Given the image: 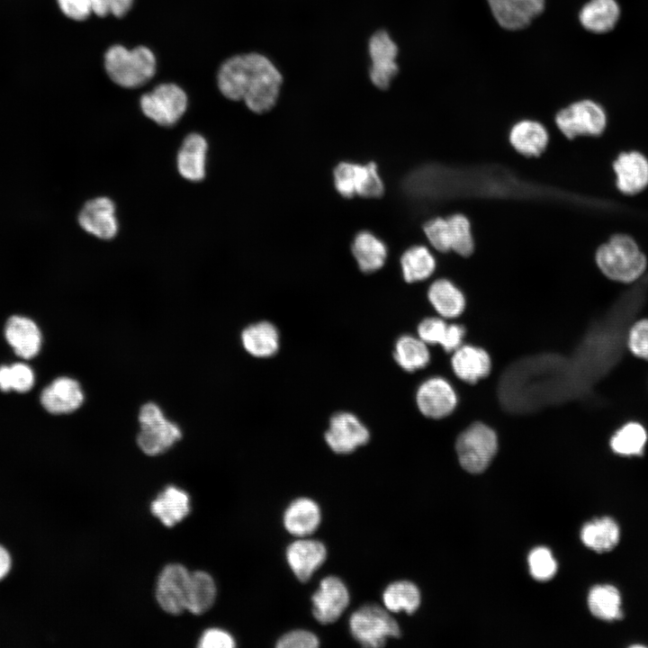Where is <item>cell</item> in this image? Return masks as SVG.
Wrapping results in <instances>:
<instances>
[{"label": "cell", "mask_w": 648, "mask_h": 648, "mask_svg": "<svg viewBox=\"0 0 648 648\" xmlns=\"http://www.w3.org/2000/svg\"><path fill=\"white\" fill-rule=\"evenodd\" d=\"M416 402L424 416L441 418L453 412L457 404V395L446 380L431 377L419 385Z\"/></svg>", "instance_id": "12"}, {"label": "cell", "mask_w": 648, "mask_h": 648, "mask_svg": "<svg viewBox=\"0 0 648 648\" xmlns=\"http://www.w3.org/2000/svg\"><path fill=\"white\" fill-rule=\"evenodd\" d=\"M351 250L359 269L366 274L381 269L388 256L385 243L367 230L355 236Z\"/></svg>", "instance_id": "26"}, {"label": "cell", "mask_w": 648, "mask_h": 648, "mask_svg": "<svg viewBox=\"0 0 648 648\" xmlns=\"http://www.w3.org/2000/svg\"><path fill=\"white\" fill-rule=\"evenodd\" d=\"M140 431L137 444L150 456L166 452L182 437L180 427L168 419L155 402L144 403L139 411Z\"/></svg>", "instance_id": "4"}, {"label": "cell", "mask_w": 648, "mask_h": 648, "mask_svg": "<svg viewBox=\"0 0 648 648\" xmlns=\"http://www.w3.org/2000/svg\"><path fill=\"white\" fill-rule=\"evenodd\" d=\"M587 601L590 613L600 620L613 622L623 618L621 593L614 585L598 584L592 587Z\"/></svg>", "instance_id": "32"}, {"label": "cell", "mask_w": 648, "mask_h": 648, "mask_svg": "<svg viewBox=\"0 0 648 648\" xmlns=\"http://www.w3.org/2000/svg\"><path fill=\"white\" fill-rule=\"evenodd\" d=\"M606 122L602 107L590 100L573 103L555 116L557 128L568 139L599 135L606 127Z\"/></svg>", "instance_id": "9"}, {"label": "cell", "mask_w": 648, "mask_h": 648, "mask_svg": "<svg viewBox=\"0 0 648 648\" xmlns=\"http://www.w3.org/2000/svg\"><path fill=\"white\" fill-rule=\"evenodd\" d=\"M282 76L274 64L258 53L232 57L218 73V86L230 100H243L249 110L263 113L271 110L278 98Z\"/></svg>", "instance_id": "1"}, {"label": "cell", "mask_w": 648, "mask_h": 648, "mask_svg": "<svg viewBox=\"0 0 648 648\" xmlns=\"http://www.w3.org/2000/svg\"><path fill=\"white\" fill-rule=\"evenodd\" d=\"M620 16V8L616 0H590L580 12L582 26L595 33L611 31Z\"/></svg>", "instance_id": "31"}, {"label": "cell", "mask_w": 648, "mask_h": 648, "mask_svg": "<svg viewBox=\"0 0 648 648\" xmlns=\"http://www.w3.org/2000/svg\"><path fill=\"white\" fill-rule=\"evenodd\" d=\"M85 393L79 382L69 376H59L49 383L40 392V401L49 413L69 414L84 403Z\"/></svg>", "instance_id": "14"}, {"label": "cell", "mask_w": 648, "mask_h": 648, "mask_svg": "<svg viewBox=\"0 0 648 648\" xmlns=\"http://www.w3.org/2000/svg\"><path fill=\"white\" fill-rule=\"evenodd\" d=\"M617 188L635 194L648 184V161L638 152L622 153L614 163Z\"/></svg>", "instance_id": "21"}, {"label": "cell", "mask_w": 648, "mask_h": 648, "mask_svg": "<svg viewBox=\"0 0 648 648\" xmlns=\"http://www.w3.org/2000/svg\"><path fill=\"white\" fill-rule=\"evenodd\" d=\"M529 571L534 579L546 581L552 579L557 571V563L551 552L544 547H537L528 555Z\"/></svg>", "instance_id": "40"}, {"label": "cell", "mask_w": 648, "mask_h": 648, "mask_svg": "<svg viewBox=\"0 0 648 648\" xmlns=\"http://www.w3.org/2000/svg\"><path fill=\"white\" fill-rule=\"evenodd\" d=\"M627 344L635 356L648 360V319L640 320L632 326Z\"/></svg>", "instance_id": "41"}, {"label": "cell", "mask_w": 648, "mask_h": 648, "mask_svg": "<svg viewBox=\"0 0 648 648\" xmlns=\"http://www.w3.org/2000/svg\"><path fill=\"white\" fill-rule=\"evenodd\" d=\"M133 0H92V10L100 17L108 14L122 17L129 12Z\"/></svg>", "instance_id": "43"}, {"label": "cell", "mask_w": 648, "mask_h": 648, "mask_svg": "<svg viewBox=\"0 0 648 648\" xmlns=\"http://www.w3.org/2000/svg\"><path fill=\"white\" fill-rule=\"evenodd\" d=\"M428 298L436 311L445 319L460 316L465 308L464 293L447 279L436 280L428 288Z\"/></svg>", "instance_id": "30"}, {"label": "cell", "mask_w": 648, "mask_h": 648, "mask_svg": "<svg viewBox=\"0 0 648 648\" xmlns=\"http://www.w3.org/2000/svg\"><path fill=\"white\" fill-rule=\"evenodd\" d=\"M648 440L646 429L637 422L621 427L611 437L612 451L623 456L641 455Z\"/></svg>", "instance_id": "37"}, {"label": "cell", "mask_w": 648, "mask_h": 648, "mask_svg": "<svg viewBox=\"0 0 648 648\" xmlns=\"http://www.w3.org/2000/svg\"><path fill=\"white\" fill-rule=\"evenodd\" d=\"M400 266L406 282H420L432 275L436 269V259L427 247L416 245L402 254Z\"/></svg>", "instance_id": "35"}, {"label": "cell", "mask_w": 648, "mask_h": 648, "mask_svg": "<svg viewBox=\"0 0 648 648\" xmlns=\"http://www.w3.org/2000/svg\"><path fill=\"white\" fill-rule=\"evenodd\" d=\"M334 185L344 198L356 195L364 198H379L384 193V184L374 162L364 165L340 162L333 171Z\"/></svg>", "instance_id": "7"}, {"label": "cell", "mask_w": 648, "mask_h": 648, "mask_svg": "<svg viewBox=\"0 0 648 648\" xmlns=\"http://www.w3.org/2000/svg\"><path fill=\"white\" fill-rule=\"evenodd\" d=\"M245 350L255 357H269L279 349L280 337L277 328L268 321H259L245 328L241 332Z\"/></svg>", "instance_id": "28"}, {"label": "cell", "mask_w": 648, "mask_h": 648, "mask_svg": "<svg viewBox=\"0 0 648 648\" xmlns=\"http://www.w3.org/2000/svg\"><path fill=\"white\" fill-rule=\"evenodd\" d=\"M508 140L513 148L521 155L538 157L545 150L549 136L542 123L523 120L513 125Z\"/></svg>", "instance_id": "24"}, {"label": "cell", "mask_w": 648, "mask_h": 648, "mask_svg": "<svg viewBox=\"0 0 648 648\" xmlns=\"http://www.w3.org/2000/svg\"><path fill=\"white\" fill-rule=\"evenodd\" d=\"M62 13L75 21L86 20L92 10V0H57Z\"/></svg>", "instance_id": "44"}, {"label": "cell", "mask_w": 648, "mask_h": 648, "mask_svg": "<svg viewBox=\"0 0 648 648\" xmlns=\"http://www.w3.org/2000/svg\"><path fill=\"white\" fill-rule=\"evenodd\" d=\"M455 450L461 466L471 473L482 472L498 450L495 431L482 422H475L457 437Z\"/></svg>", "instance_id": "5"}, {"label": "cell", "mask_w": 648, "mask_h": 648, "mask_svg": "<svg viewBox=\"0 0 648 648\" xmlns=\"http://www.w3.org/2000/svg\"><path fill=\"white\" fill-rule=\"evenodd\" d=\"M393 356L397 364L407 372L425 367L430 354L427 344L419 338L404 335L395 343Z\"/></svg>", "instance_id": "36"}, {"label": "cell", "mask_w": 648, "mask_h": 648, "mask_svg": "<svg viewBox=\"0 0 648 648\" xmlns=\"http://www.w3.org/2000/svg\"><path fill=\"white\" fill-rule=\"evenodd\" d=\"M418 338L427 345H440L446 352H454L462 346L465 328L448 324L440 318H426L418 326Z\"/></svg>", "instance_id": "25"}, {"label": "cell", "mask_w": 648, "mask_h": 648, "mask_svg": "<svg viewBox=\"0 0 648 648\" xmlns=\"http://www.w3.org/2000/svg\"><path fill=\"white\" fill-rule=\"evenodd\" d=\"M312 613L321 624L338 619L349 603V593L344 582L336 576L324 578L312 595Z\"/></svg>", "instance_id": "13"}, {"label": "cell", "mask_w": 648, "mask_h": 648, "mask_svg": "<svg viewBox=\"0 0 648 648\" xmlns=\"http://www.w3.org/2000/svg\"><path fill=\"white\" fill-rule=\"evenodd\" d=\"M370 437L367 428L350 412H338L329 421L325 440L337 454H349L365 445Z\"/></svg>", "instance_id": "10"}, {"label": "cell", "mask_w": 648, "mask_h": 648, "mask_svg": "<svg viewBox=\"0 0 648 648\" xmlns=\"http://www.w3.org/2000/svg\"><path fill=\"white\" fill-rule=\"evenodd\" d=\"M369 54L372 60L371 81L376 87L387 89L398 72L395 42L386 32L379 31L370 39Z\"/></svg>", "instance_id": "15"}, {"label": "cell", "mask_w": 648, "mask_h": 648, "mask_svg": "<svg viewBox=\"0 0 648 648\" xmlns=\"http://www.w3.org/2000/svg\"><path fill=\"white\" fill-rule=\"evenodd\" d=\"M215 598L216 586L210 574L201 571L190 573L186 610L194 615H202L212 607Z\"/></svg>", "instance_id": "34"}, {"label": "cell", "mask_w": 648, "mask_h": 648, "mask_svg": "<svg viewBox=\"0 0 648 648\" xmlns=\"http://www.w3.org/2000/svg\"><path fill=\"white\" fill-rule=\"evenodd\" d=\"M11 566V555L7 549L0 544V580L9 573Z\"/></svg>", "instance_id": "46"}, {"label": "cell", "mask_w": 648, "mask_h": 648, "mask_svg": "<svg viewBox=\"0 0 648 648\" xmlns=\"http://www.w3.org/2000/svg\"><path fill=\"white\" fill-rule=\"evenodd\" d=\"M596 261L607 277L622 283L638 279L646 268V258L636 243L621 234L598 248Z\"/></svg>", "instance_id": "2"}, {"label": "cell", "mask_w": 648, "mask_h": 648, "mask_svg": "<svg viewBox=\"0 0 648 648\" xmlns=\"http://www.w3.org/2000/svg\"><path fill=\"white\" fill-rule=\"evenodd\" d=\"M320 519L318 504L308 498L293 500L284 514V527L295 536L312 534L318 528Z\"/></svg>", "instance_id": "27"}, {"label": "cell", "mask_w": 648, "mask_h": 648, "mask_svg": "<svg viewBox=\"0 0 648 648\" xmlns=\"http://www.w3.org/2000/svg\"><path fill=\"white\" fill-rule=\"evenodd\" d=\"M621 530L618 523L611 517L596 518L583 525L580 540L589 549L598 553H608L620 542Z\"/></svg>", "instance_id": "23"}, {"label": "cell", "mask_w": 648, "mask_h": 648, "mask_svg": "<svg viewBox=\"0 0 648 648\" xmlns=\"http://www.w3.org/2000/svg\"><path fill=\"white\" fill-rule=\"evenodd\" d=\"M235 642L227 632L216 628L207 630L202 636L199 647L202 648H232Z\"/></svg>", "instance_id": "45"}, {"label": "cell", "mask_w": 648, "mask_h": 648, "mask_svg": "<svg viewBox=\"0 0 648 648\" xmlns=\"http://www.w3.org/2000/svg\"><path fill=\"white\" fill-rule=\"evenodd\" d=\"M115 212V205L110 198L96 197L82 207L78 223L87 233L101 239H111L119 229Z\"/></svg>", "instance_id": "16"}, {"label": "cell", "mask_w": 648, "mask_h": 648, "mask_svg": "<svg viewBox=\"0 0 648 648\" xmlns=\"http://www.w3.org/2000/svg\"><path fill=\"white\" fill-rule=\"evenodd\" d=\"M445 252L454 251L468 256L473 252L474 240L468 218L461 213L446 218L444 230Z\"/></svg>", "instance_id": "33"}, {"label": "cell", "mask_w": 648, "mask_h": 648, "mask_svg": "<svg viewBox=\"0 0 648 648\" xmlns=\"http://www.w3.org/2000/svg\"><path fill=\"white\" fill-rule=\"evenodd\" d=\"M152 514L168 527L181 522L190 512L188 494L176 487H167L151 503Z\"/></svg>", "instance_id": "29"}, {"label": "cell", "mask_w": 648, "mask_h": 648, "mask_svg": "<svg viewBox=\"0 0 648 648\" xmlns=\"http://www.w3.org/2000/svg\"><path fill=\"white\" fill-rule=\"evenodd\" d=\"M325 545L313 539H300L292 543L286 551L290 568L299 580L305 582L325 562Z\"/></svg>", "instance_id": "19"}, {"label": "cell", "mask_w": 648, "mask_h": 648, "mask_svg": "<svg viewBox=\"0 0 648 648\" xmlns=\"http://www.w3.org/2000/svg\"><path fill=\"white\" fill-rule=\"evenodd\" d=\"M385 608L392 612L404 610L413 614L420 604L418 589L410 581H396L390 584L382 594Z\"/></svg>", "instance_id": "38"}, {"label": "cell", "mask_w": 648, "mask_h": 648, "mask_svg": "<svg viewBox=\"0 0 648 648\" xmlns=\"http://www.w3.org/2000/svg\"><path fill=\"white\" fill-rule=\"evenodd\" d=\"M190 573L181 564L166 566L159 574L156 598L161 608L171 615H180L186 609V597Z\"/></svg>", "instance_id": "11"}, {"label": "cell", "mask_w": 648, "mask_h": 648, "mask_svg": "<svg viewBox=\"0 0 648 648\" xmlns=\"http://www.w3.org/2000/svg\"><path fill=\"white\" fill-rule=\"evenodd\" d=\"M4 333L6 342L19 357L29 360L40 353L42 334L32 319L22 315L10 317Z\"/></svg>", "instance_id": "17"}, {"label": "cell", "mask_w": 648, "mask_h": 648, "mask_svg": "<svg viewBox=\"0 0 648 648\" xmlns=\"http://www.w3.org/2000/svg\"><path fill=\"white\" fill-rule=\"evenodd\" d=\"M318 637L306 630H293L284 634L276 643L278 648H315Z\"/></svg>", "instance_id": "42"}, {"label": "cell", "mask_w": 648, "mask_h": 648, "mask_svg": "<svg viewBox=\"0 0 648 648\" xmlns=\"http://www.w3.org/2000/svg\"><path fill=\"white\" fill-rule=\"evenodd\" d=\"M451 364L455 375L469 383L486 377L491 369V360L483 348L472 345L459 346L454 351Z\"/></svg>", "instance_id": "22"}, {"label": "cell", "mask_w": 648, "mask_h": 648, "mask_svg": "<svg viewBox=\"0 0 648 648\" xmlns=\"http://www.w3.org/2000/svg\"><path fill=\"white\" fill-rule=\"evenodd\" d=\"M208 143L198 133L187 135L177 153L176 166L179 174L192 182L202 181L206 174Z\"/></svg>", "instance_id": "20"}, {"label": "cell", "mask_w": 648, "mask_h": 648, "mask_svg": "<svg viewBox=\"0 0 648 648\" xmlns=\"http://www.w3.org/2000/svg\"><path fill=\"white\" fill-rule=\"evenodd\" d=\"M499 24L508 30L526 27L544 10V0H488Z\"/></svg>", "instance_id": "18"}, {"label": "cell", "mask_w": 648, "mask_h": 648, "mask_svg": "<svg viewBox=\"0 0 648 648\" xmlns=\"http://www.w3.org/2000/svg\"><path fill=\"white\" fill-rule=\"evenodd\" d=\"M35 374L32 367L22 362L0 365V390L27 392L34 386Z\"/></svg>", "instance_id": "39"}, {"label": "cell", "mask_w": 648, "mask_h": 648, "mask_svg": "<svg viewBox=\"0 0 648 648\" xmlns=\"http://www.w3.org/2000/svg\"><path fill=\"white\" fill-rule=\"evenodd\" d=\"M104 67L117 85L133 88L147 83L155 74L156 58L147 47L128 50L122 45L111 47L104 55Z\"/></svg>", "instance_id": "3"}, {"label": "cell", "mask_w": 648, "mask_h": 648, "mask_svg": "<svg viewBox=\"0 0 648 648\" xmlns=\"http://www.w3.org/2000/svg\"><path fill=\"white\" fill-rule=\"evenodd\" d=\"M143 113L158 125L176 124L187 108L184 91L175 84H162L140 98Z\"/></svg>", "instance_id": "8"}, {"label": "cell", "mask_w": 648, "mask_h": 648, "mask_svg": "<svg viewBox=\"0 0 648 648\" xmlns=\"http://www.w3.org/2000/svg\"><path fill=\"white\" fill-rule=\"evenodd\" d=\"M352 636L363 646L377 648L389 637H400V630L394 618L382 607L367 604L356 610L349 618Z\"/></svg>", "instance_id": "6"}]
</instances>
